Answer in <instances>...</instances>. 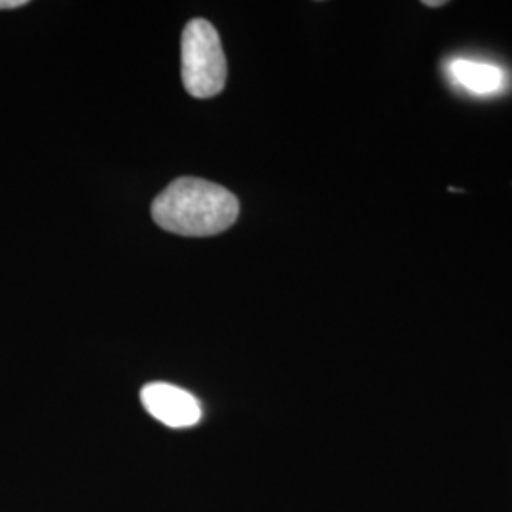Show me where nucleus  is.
I'll return each instance as SVG.
<instances>
[{
  "mask_svg": "<svg viewBox=\"0 0 512 512\" xmlns=\"http://www.w3.org/2000/svg\"><path fill=\"white\" fill-rule=\"evenodd\" d=\"M27 0H0V10H14L25 6Z\"/></svg>",
  "mask_w": 512,
  "mask_h": 512,
  "instance_id": "nucleus-5",
  "label": "nucleus"
},
{
  "mask_svg": "<svg viewBox=\"0 0 512 512\" xmlns=\"http://www.w3.org/2000/svg\"><path fill=\"white\" fill-rule=\"evenodd\" d=\"M239 215L238 198L219 184L183 177L152 203V219L167 232L207 238L228 230Z\"/></svg>",
  "mask_w": 512,
  "mask_h": 512,
  "instance_id": "nucleus-1",
  "label": "nucleus"
},
{
  "mask_svg": "<svg viewBox=\"0 0 512 512\" xmlns=\"http://www.w3.org/2000/svg\"><path fill=\"white\" fill-rule=\"evenodd\" d=\"M141 401L152 418L173 429L192 427L202 420V406L198 399L177 385L164 382L145 385Z\"/></svg>",
  "mask_w": 512,
  "mask_h": 512,
  "instance_id": "nucleus-3",
  "label": "nucleus"
},
{
  "mask_svg": "<svg viewBox=\"0 0 512 512\" xmlns=\"http://www.w3.org/2000/svg\"><path fill=\"white\" fill-rule=\"evenodd\" d=\"M446 2L444 0H437V2H429V0H423V6H433V8H439V6H444Z\"/></svg>",
  "mask_w": 512,
  "mask_h": 512,
  "instance_id": "nucleus-6",
  "label": "nucleus"
},
{
  "mask_svg": "<svg viewBox=\"0 0 512 512\" xmlns=\"http://www.w3.org/2000/svg\"><path fill=\"white\" fill-rule=\"evenodd\" d=\"M446 73L458 88L476 97L497 95L507 88L509 82L507 73L499 65L469 57L452 59Z\"/></svg>",
  "mask_w": 512,
  "mask_h": 512,
  "instance_id": "nucleus-4",
  "label": "nucleus"
},
{
  "mask_svg": "<svg viewBox=\"0 0 512 512\" xmlns=\"http://www.w3.org/2000/svg\"><path fill=\"white\" fill-rule=\"evenodd\" d=\"M181 73L186 92L209 99L224 90L226 57L217 29L205 19H192L181 40Z\"/></svg>",
  "mask_w": 512,
  "mask_h": 512,
  "instance_id": "nucleus-2",
  "label": "nucleus"
}]
</instances>
